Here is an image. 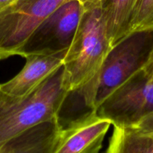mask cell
Masks as SVG:
<instances>
[{"mask_svg": "<svg viewBox=\"0 0 153 153\" xmlns=\"http://www.w3.org/2000/svg\"><path fill=\"white\" fill-rule=\"evenodd\" d=\"M153 55V29L131 31L112 46L101 67L91 81L74 92L88 111L136 72L143 69Z\"/></svg>", "mask_w": 153, "mask_h": 153, "instance_id": "cell-1", "label": "cell"}, {"mask_svg": "<svg viewBox=\"0 0 153 153\" xmlns=\"http://www.w3.org/2000/svg\"><path fill=\"white\" fill-rule=\"evenodd\" d=\"M68 93L63 65L27 95L14 97L0 90V147L22 131L58 117Z\"/></svg>", "mask_w": 153, "mask_h": 153, "instance_id": "cell-2", "label": "cell"}, {"mask_svg": "<svg viewBox=\"0 0 153 153\" xmlns=\"http://www.w3.org/2000/svg\"><path fill=\"white\" fill-rule=\"evenodd\" d=\"M82 4L77 29L63 61L64 82L69 92L78 90L96 76L112 48L100 0Z\"/></svg>", "mask_w": 153, "mask_h": 153, "instance_id": "cell-3", "label": "cell"}, {"mask_svg": "<svg viewBox=\"0 0 153 153\" xmlns=\"http://www.w3.org/2000/svg\"><path fill=\"white\" fill-rule=\"evenodd\" d=\"M96 111L113 126H136L153 112V76L145 68L136 72L111 93Z\"/></svg>", "mask_w": 153, "mask_h": 153, "instance_id": "cell-4", "label": "cell"}, {"mask_svg": "<svg viewBox=\"0 0 153 153\" xmlns=\"http://www.w3.org/2000/svg\"><path fill=\"white\" fill-rule=\"evenodd\" d=\"M70 0H15L0 11V60L17 55L28 37L57 7Z\"/></svg>", "mask_w": 153, "mask_h": 153, "instance_id": "cell-5", "label": "cell"}, {"mask_svg": "<svg viewBox=\"0 0 153 153\" xmlns=\"http://www.w3.org/2000/svg\"><path fill=\"white\" fill-rule=\"evenodd\" d=\"M83 4L70 0L57 7L31 34L17 55H52L67 52L77 29Z\"/></svg>", "mask_w": 153, "mask_h": 153, "instance_id": "cell-6", "label": "cell"}, {"mask_svg": "<svg viewBox=\"0 0 153 153\" xmlns=\"http://www.w3.org/2000/svg\"><path fill=\"white\" fill-rule=\"evenodd\" d=\"M110 121L96 111L88 112L63 127L61 139L53 153H99Z\"/></svg>", "mask_w": 153, "mask_h": 153, "instance_id": "cell-7", "label": "cell"}, {"mask_svg": "<svg viewBox=\"0 0 153 153\" xmlns=\"http://www.w3.org/2000/svg\"><path fill=\"white\" fill-rule=\"evenodd\" d=\"M66 52L28 55L22 70L8 82L0 84V90L14 97L27 95L63 65Z\"/></svg>", "mask_w": 153, "mask_h": 153, "instance_id": "cell-8", "label": "cell"}, {"mask_svg": "<svg viewBox=\"0 0 153 153\" xmlns=\"http://www.w3.org/2000/svg\"><path fill=\"white\" fill-rule=\"evenodd\" d=\"M62 129L58 117L39 123L5 142L0 153H53Z\"/></svg>", "mask_w": 153, "mask_h": 153, "instance_id": "cell-9", "label": "cell"}, {"mask_svg": "<svg viewBox=\"0 0 153 153\" xmlns=\"http://www.w3.org/2000/svg\"><path fill=\"white\" fill-rule=\"evenodd\" d=\"M107 37L113 46L129 33L140 0H100Z\"/></svg>", "mask_w": 153, "mask_h": 153, "instance_id": "cell-10", "label": "cell"}, {"mask_svg": "<svg viewBox=\"0 0 153 153\" xmlns=\"http://www.w3.org/2000/svg\"><path fill=\"white\" fill-rule=\"evenodd\" d=\"M105 153H153V132L114 126Z\"/></svg>", "mask_w": 153, "mask_h": 153, "instance_id": "cell-11", "label": "cell"}, {"mask_svg": "<svg viewBox=\"0 0 153 153\" xmlns=\"http://www.w3.org/2000/svg\"><path fill=\"white\" fill-rule=\"evenodd\" d=\"M146 29H153V0H140L130 22L129 33Z\"/></svg>", "mask_w": 153, "mask_h": 153, "instance_id": "cell-12", "label": "cell"}, {"mask_svg": "<svg viewBox=\"0 0 153 153\" xmlns=\"http://www.w3.org/2000/svg\"><path fill=\"white\" fill-rule=\"evenodd\" d=\"M133 128L143 132H153V112L142 118Z\"/></svg>", "mask_w": 153, "mask_h": 153, "instance_id": "cell-13", "label": "cell"}, {"mask_svg": "<svg viewBox=\"0 0 153 153\" xmlns=\"http://www.w3.org/2000/svg\"><path fill=\"white\" fill-rule=\"evenodd\" d=\"M15 0H0V11L10 5Z\"/></svg>", "mask_w": 153, "mask_h": 153, "instance_id": "cell-14", "label": "cell"}, {"mask_svg": "<svg viewBox=\"0 0 153 153\" xmlns=\"http://www.w3.org/2000/svg\"><path fill=\"white\" fill-rule=\"evenodd\" d=\"M144 68H145L150 74H152L153 76V55L151 58V59H150V61H148V64H147V65Z\"/></svg>", "mask_w": 153, "mask_h": 153, "instance_id": "cell-15", "label": "cell"}, {"mask_svg": "<svg viewBox=\"0 0 153 153\" xmlns=\"http://www.w3.org/2000/svg\"><path fill=\"white\" fill-rule=\"evenodd\" d=\"M78 1H79L80 2L82 3V4H84V3H86L88 2V1H92V0H78Z\"/></svg>", "mask_w": 153, "mask_h": 153, "instance_id": "cell-16", "label": "cell"}]
</instances>
